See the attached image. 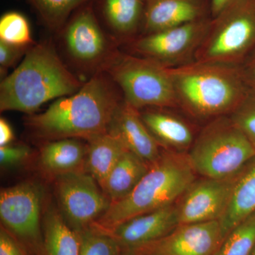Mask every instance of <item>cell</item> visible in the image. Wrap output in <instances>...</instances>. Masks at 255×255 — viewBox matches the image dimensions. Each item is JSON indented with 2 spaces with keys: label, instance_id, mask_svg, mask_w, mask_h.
<instances>
[{
  "label": "cell",
  "instance_id": "1",
  "mask_svg": "<svg viewBox=\"0 0 255 255\" xmlns=\"http://www.w3.org/2000/svg\"><path fill=\"white\" fill-rule=\"evenodd\" d=\"M123 101L113 80L105 72L99 71L76 93L55 100L42 113L28 115L25 124L33 137L43 141L64 138L88 141L108 132Z\"/></svg>",
  "mask_w": 255,
  "mask_h": 255
},
{
  "label": "cell",
  "instance_id": "2",
  "mask_svg": "<svg viewBox=\"0 0 255 255\" xmlns=\"http://www.w3.org/2000/svg\"><path fill=\"white\" fill-rule=\"evenodd\" d=\"M84 83L65 65L53 43H35L17 68L1 80L0 112L31 115L50 101L76 93Z\"/></svg>",
  "mask_w": 255,
  "mask_h": 255
},
{
  "label": "cell",
  "instance_id": "3",
  "mask_svg": "<svg viewBox=\"0 0 255 255\" xmlns=\"http://www.w3.org/2000/svg\"><path fill=\"white\" fill-rule=\"evenodd\" d=\"M168 71L178 107L196 118L231 115L252 92L241 66L193 61Z\"/></svg>",
  "mask_w": 255,
  "mask_h": 255
},
{
  "label": "cell",
  "instance_id": "4",
  "mask_svg": "<svg viewBox=\"0 0 255 255\" xmlns=\"http://www.w3.org/2000/svg\"><path fill=\"white\" fill-rule=\"evenodd\" d=\"M187 152L165 150L133 191L127 197L112 203L97 222V227L109 231L127 220L155 210L173 205L195 180Z\"/></svg>",
  "mask_w": 255,
  "mask_h": 255
},
{
  "label": "cell",
  "instance_id": "5",
  "mask_svg": "<svg viewBox=\"0 0 255 255\" xmlns=\"http://www.w3.org/2000/svg\"><path fill=\"white\" fill-rule=\"evenodd\" d=\"M196 174L226 179L236 175L255 156V146L230 116L211 119L187 152Z\"/></svg>",
  "mask_w": 255,
  "mask_h": 255
},
{
  "label": "cell",
  "instance_id": "6",
  "mask_svg": "<svg viewBox=\"0 0 255 255\" xmlns=\"http://www.w3.org/2000/svg\"><path fill=\"white\" fill-rule=\"evenodd\" d=\"M101 71L117 85L124 102L137 110L178 107L168 68L117 48Z\"/></svg>",
  "mask_w": 255,
  "mask_h": 255
},
{
  "label": "cell",
  "instance_id": "7",
  "mask_svg": "<svg viewBox=\"0 0 255 255\" xmlns=\"http://www.w3.org/2000/svg\"><path fill=\"white\" fill-rule=\"evenodd\" d=\"M255 53V0H233L211 18L195 61L241 66Z\"/></svg>",
  "mask_w": 255,
  "mask_h": 255
},
{
  "label": "cell",
  "instance_id": "8",
  "mask_svg": "<svg viewBox=\"0 0 255 255\" xmlns=\"http://www.w3.org/2000/svg\"><path fill=\"white\" fill-rule=\"evenodd\" d=\"M93 1L78 8L58 33L65 54L75 68L92 75L102 70L119 47L97 17Z\"/></svg>",
  "mask_w": 255,
  "mask_h": 255
},
{
  "label": "cell",
  "instance_id": "9",
  "mask_svg": "<svg viewBox=\"0 0 255 255\" xmlns=\"http://www.w3.org/2000/svg\"><path fill=\"white\" fill-rule=\"evenodd\" d=\"M211 17L134 38L125 46L127 53L157 62L167 68L195 61L209 29Z\"/></svg>",
  "mask_w": 255,
  "mask_h": 255
},
{
  "label": "cell",
  "instance_id": "10",
  "mask_svg": "<svg viewBox=\"0 0 255 255\" xmlns=\"http://www.w3.org/2000/svg\"><path fill=\"white\" fill-rule=\"evenodd\" d=\"M43 196L41 186L33 182L4 188L0 193L1 226L38 255L42 250Z\"/></svg>",
  "mask_w": 255,
  "mask_h": 255
},
{
  "label": "cell",
  "instance_id": "11",
  "mask_svg": "<svg viewBox=\"0 0 255 255\" xmlns=\"http://www.w3.org/2000/svg\"><path fill=\"white\" fill-rule=\"evenodd\" d=\"M93 177L85 172L55 178L60 213L77 232L90 227L105 214L112 201Z\"/></svg>",
  "mask_w": 255,
  "mask_h": 255
},
{
  "label": "cell",
  "instance_id": "12",
  "mask_svg": "<svg viewBox=\"0 0 255 255\" xmlns=\"http://www.w3.org/2000/svg\"><path fill=\"white\" fill-rule=\"evenodd\" d=\"M236 175L196 178L174 204L179 224L219 221L227 209Z\"/></svg>",
  "mask_w": 255,
  "mask_h": 255
},
{
  "label": "cell",
  "instance_id": "13",
  "mask_svg": "<svg viewBox=\"0 0 255 255\" xmlns=\"http://www.w3.org/2000/svg\"><path fill=\"white\" fill-rule=\"evenodd\" d=\"M223 240L219 221L179 225L173 231L125 255H214Z\"/></svg>",
  "mask_w": 255,
  "mask_h": 255
},
{
  "label": "cell",
  "instance_id": "14",
  "mask_svg": "<svg viewBox=\"0 0 255 255\" xmlns=\"http://www.w3.org/2000/svg\"><path fill=\"white\" fill-rule=\"evenodd\" d=\"M179 225L173 204L134 216L106 232L117 240L125 253L158 241Z\"/></svg>",
  "mask_w": 255,
  "mask_h": 255
},
{
  "label": "cell",
  "instance_id": "15",
  "mask_svg": "<svg viewBox=\"0 0 255 255\" xmlns=\"http://www.w3.org/2000/svg\"><path fill=\"white\" fill-rule=\"evenodd\" d=\"M210 17V0H145L140 36Z\"/></svg>",
  "mask_w": 255,
  "mask_h": 255
},
{
  "label": "cell",
  "instance_id": "16",
  "mask_svg": "<svg viewBox=\"0 0 255 255\" xmlns=\"http://www.w3.org/2000/svg\"><path fill=\"white\" fill-rule=\"evenodd\" d=\"M101 23L118 46L140 36L145 0H94Z\"/></svg>",
  "mask_w": 255,
  "mask_h": 255
},
{
  "label": "cell",
  "instance_id": "17",
  "mask_svg": "<svg viewBox=\"0 0 255 255\" xmlns=\"http://www.w3.org/2000/svg\"><path fill=\"white\" fill-rule=\"evenodd\" d=\"M108 132L118 137L128 150L150 164L162 153V147L142 122L139 111L124 100L114 114Z\"/></svg>",
  "mask_w": 255,
  "mask_h": 255
},
{
  "label": "cell",
  "instance_id": "18",
  "mask_svg": "<svg viewBox=\"0 0 255 255\" xmlns=\"http://www.w3.org/2000/svg\"><path fill=\"white\" fill-rule=\"evenodd\" d=\"M138 111L142 122L162 148L177 152L190 149L196 137L185 121L167 108L148 107Z\"/></svg>",
  "mask_w": 255,
  "mask_h": 255
},
{
  "label": "cell",
  "instance_id": "19",
  "mask_svg": "<svg viewBox=\"0 0 255 255\" xmlns=\"http://www.w3.org/2000/svg\"><path fill=\"white\" fill-rule=\"evenodd\" d=\"M255 213V156L237 174L229 204L219 222L223 239Z\"/></svg>",
  "mask_w": 255,
  "mask_h": 255
},
{
  "label": "cell",
  "instance_id": "20",
  "mask_svg": "<svg viewBox=\"0 0 255 255\" xmlns=\"http://www.w3.org/2000/svg\"><path fill=\"white\" fill-rule=\"evenodd\" d=\"M87 145L81 139L64 138L45 142L40 151L42 169L55 178L85 172Z\"/></svg>",
  "mask_w": 255,
  "mask_h": 255
},
{
  "label": "cell",
  "instance_id": "21",
  "mask_svg": "<svg viewBox=\"0 0 255 255\" xmlns=\"http://www.w3.org/2000/svg\"><path fill=\"white\" fill-rule=\"evenodd\" d=\"M150 164L127 150L114 166L101 188L112 203L128 196L150 169Z\"/></svg>",
  "mask_w": 255,
  "mask_h": 255
},
{
  "label": "cell",
  "instance_id": "22",
  "mask_svg": "<svg viewBox=\"0 0 255 255\" xmlns=\"http://www.w3.org/2000/svg\"><path fill=\"white\" fill-rule=\"evenodd\" d=\"M80 233L70 227L61 213L53 207L46 210L42 221L41 255H79Z\"/></svg>",
  "mask_w": 255,
  "mask_h": 255
},
{
  "label": "cell",
  "instance_id": "23",
  "mask_svg": "<svg viewBox=\"0 0 255 255\" xmlns=\"http://www.w3.org/2000/svg\"><path fill=\"white\" fill-rule=\"evenodd\" d=\"M85 171L101 186L128 150L118 137L106 132L89 140Z\"/></svg>",
  "mask_w": 255,
  "mask_h": 255
},
{
  "label": "cell",
  "instance_id": "24",
  "mask_svg": "<svg viewBox=\"0 0 255 255\" xmlns=\"http://www.w3.org/2000/svg\"><path fill=\"white\" fill-rule=\"evenodd\" d=\"M36 11L50 31L59 33L71 15L82 5L93 0H23Z\"/></svg>",
  "mask_w": 255,
  "mask_h": 255
},
{
  "label": "cell",
  "instance_id": "25",
  "mask_svg": "<svg viewBox=\"0 0 255 255\" xmlns=\"http://www.w3.org/2000/svg\"><path fill=\"white\" fill-rule=\"evenodd\" d=\"M255 245V213L233 228L214 255H250Z\"/></svg>",
  "mask_w": 255,
  "mask_h": 255
},
{
  "label": "cell",
  "instance_id": "26",
  "mask_svg": "<svg viewBox=\"0 0 255 255\" xmlns=\"http://www.w3.org/2000/svg\"><path fill=\"white\" fill-rule=\"evenodd\" d=\"M0 41L23 47H31L36 43L27 18L16 11H8L1 16Z\"/></svg>",
  "mask_w": 255,
  "mask_h": 255
},
{
  "label": "cell",
  "instance_id": "27",
  "mask_svg": "<svg viewBox=\"0 0 255 255\" xmlns=\"http://www.w3.org/2000/svg\"><path fill=\"white\" fill-rule=\"evenodd\" d=\"M81 244L79 255H122V247L110 233L95 225L80 232Z\"/></svg>",
  "mask_w": 255,
  "mask_h": 255
},
{
  "label": "cell",
  "instance_id": "28",
  "mask_svg": "<svg viewBox=\"0 0 255 255\" xmlns=\"http://www.w3.org/2000/svg\"><path fill=\"white\" fill-rule=\"evenodd\" d=\"M229 116L255 146V92L252 91Z\"/></svg>",
  "mask_w": 255,
  "mask_h": 255
},
{
  "label": "cell",
  "instance_id": "29",
  "mask_svg": "<svg viewBox=\"0 0 255 255\" xmlns=\"http://www.w3.org/2000/svg\"><path fill=\"white\" fill-rule=\"evenodd\" d=\"M31 47L14 46L0 41V71L1 80L7 76L8 69L23 58Z\"/></svg>",
  "mask_w": 255,
  "mask_h": 255
},
{
  "label": "cell",
  "instance_id": "30",
  "mask_svg": "<svg viewBox=\"0 0 255 255\" xmlns=\"http://www.w3.org/2000/svg\"><path fill=\"white\" fill-rule=\"evenodd\" d=\"M31 150L26 145L0 146V163L4 167L21 163L29 157Z\"/></svg>",
  "mask_w": 255,
  "mask_h": 255
},
{
  "label": "cell",
  "instance_id": "31",
  "mask_svg": "<svg viewBox=\"0 0 255 255\" xmlns=\"http://www.w3.org/2000/svg\"><path fill=\"white\" fill-rule=\"evenodd\" d=\"M0 255H26L19 242L3 226L0 229Z\"/></svg>",
  "mask_w": 255,
  "mask_h": 255
},
{
  "label": "cell",
  "instance_id": "32",
  "mask_svg": "<svg viewBox=\"0 0 255 255\" xmlns=\"http://www.w3.org/2000/svg\"><path fill=\"white\" fill-rule=\"evenodd\" d=\"M241 68L250 88L255 92V53L241 65Z\"/></svg>",
  "mask_w": 255,
  "mask_h": 255
},
{
  "label": "cell",
  "instance_id": "33",
  "mask_svg": "<svg viewBox=\"0 0 255 255\" xmlns=\"http://www.w3.org/2000/svg\"><path fill=\"white\" fill-rule=\"evenodd\" d=\"M14 138V132L9 122L4 118L0 119V146L9 145Z\"/></svg>",
  "mask_w": 255,
  "mask_h": 255
},
{
  "label": "cell",
  "instance_id": "34",
  "mask_svg": "<svg viewBox=\"0 0 255 255\" xmlns=\"http://www.w3.org/2000/svg\"><path fill=\"white\" fill-rule=\"evenodd\" d=\"M233 0H210L211 18L217 16Z\"/></svg>",
  "mask_w": 255,
  "mask_h": 255
},
{
  "label": "cell",
  "instance_id": "35",
  "mask_svg": "<svg viewBox=\"0 0 255 255\" xmlns=\"http://www.w3.org/2000/svg\"><path fill=\"white\" fill-rule=\"evenodd\" d=\"M255 255V245L254 248H253V251H252L251 255Z\"/></svg>",
  "mask_w": 255,
  "mask_h": 255
},
{
  "label": "cell",
  "instance_id": "36",
  "mask_svg": "<svg viewBox=\"0 0 255 255\" xmlns=\"http://www.w3.org/2000/svg\"><path fill=\"white\" fill-rule=\"evenodd\" d=\"M122 255H124V253H123V254H122Z\"/></svg>",
  "mask_w": 255,
  "mask_h": 255
}]
</instances>
